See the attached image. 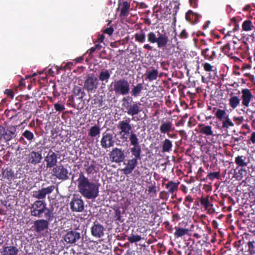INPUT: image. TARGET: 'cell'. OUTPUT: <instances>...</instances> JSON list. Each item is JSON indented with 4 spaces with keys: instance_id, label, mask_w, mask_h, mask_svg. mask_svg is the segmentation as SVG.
Instances as JSON below:
<instances>
[{
    "instance_id": "obj_25",
    "label": "cell",
    "mask_w": 255,
    "mask_h": 255,
    "mask_svg": "<svg viewBox=\"0 0 255 255\" xmlns=\"http://www.w3.org/2000/svg\"><path fill=\"white\" fill-rule=\"evenodd\" d=\"M200 133H202L204 135L207 136H212L213 135V132L212 129V127L210 126H206V125H202L201 126L200 128Z\"/></svg>"
},
{
    "instance_id": "obj_33",
    "label": "cell",
    "mask_w": 255,
    "mask_h": 255,
    "mask_svg": "<svg viewBox=\"0 0 255 255\" xmlns=\"http://www.w3.org/2000/svg\"><path fill=\"white\" fill-rule=\"evenodd\" d=\"M158 76V71L157 70H152V71H150L147 74V78L150 81H153L157 79Z\"/></svg>"
},
{
    "instance_id": "obj_6",
    "label": "cell",
    "mask_w": 255,
    "mask_h": 255,
    "mask_svg": "<svg viewBox=\"0 0 255 255\" xmlns=\"http://www.w3.org/2000/svg\"><path fill=\"white\" fill-rule=\"evenodd\" d=\"M15 129L12 126H0V138L6 141L10 140L15 135Z\"/></svg>"
},
{
    "instance_id": "obj_16",
    "label": "cell",
    "mask_w": 255,
    "mask_h": 255,
    "mask_svg": "<svg viewBox=\"0 0 255 255\" xmlns=\"http://www.w3.org/2000/svg\"><path fill=\"white\" fill-rule=\"evenodd\" d=\"M98 83V79L95 76H89L85 82V88L88 91H93L97 88Z\"/></svg>"
},
{
    "instance_id": "obj_22",
    "label": "cell",
    "mask_w": 255,
    "mask_h": 255,
    "mask_svg": "<svg viewBox=\"0 0 255 255\" xmlns=\"http://www.w3.org/2000/svg\"><path fill=\"white\" fill-rule=\"evenodd\" d=\"M101 128L98 125H95L91 127L89 131V136L92 138H95L100 135Z\"/></svg>"
},
{
    "instance_id": "obj_27",
    "label": "cell",
    "mask_w": 255,
    "mask_h": 255,
    "mask_svg": "<svg viewBox=\"0 0 255 255\" xmlns=\"http://www.w3.org/2000/svg\"><path fill=\"white\" fill-rule=\"evenodd\" d=\"M140 111L139 106L137 104H133L131 105L127 111V114L130 116H133L138 114Z\"/></svg>"
},
{
    "instance_id": "obj_39",
    "label": "cell",
    "mask_w": 255,
    "mask_h": 255,
    "mask_svg": "<svg viewBox=\"0 0 255 255\" xmlns=\"http://www.w3.org/2000/svg\"><path fill=\"white\" fill-rule=\"evenodd\" d=\"M128 240L131 244L135 243L142 240V237L138 235H131L128 238Z\"/></svg>"
},
{
    "instance_id": "obj_17",
    "label": "cell",
    "mask_w": 255,
    "mask_h": 255,
    "mask_svg": "<svg viewBox=\"0 0 255 255\" xmlns=\"http://www.w3.org/2000/svg\"><path fill=\"white\" fill-rule=\"evenodd\" d=\"M242 104L244 106L248 107L251 101L252 100V94L248 89H243L242 90Z\"/></svg>"
},
{
    "instance_id": "obj_32",
    "label": "cell",
    "mask_w": 255,
    "mask_h": 255,
    "mask_svg": "<svg viewBox=\"0 0 255 255\" xmlns=\"http://www.w3.org/2000/svg\"><path fill=\"white\" fill-rule=\"evenodd\" d=\"M129 140H130L131 145L133 146H135L139 145V139L138 138L137 135L133 132H132L129 136Z\"/></svg>"
},
{
    "instance_id": "obj_1",
    "label": "cell",
    "mask_w": 255,
    "mask_h": 255,
    "mask_svg": "<svg viewBox=\"0 0 255 255\" xmlns=\"http://www.w3.org/2000/svg\"><path fill=\"white\" fill-rule=\"evenodd\" d=\"M79 192L87 200H94L98 197L100 192V184L92 182L80 171L77 180Z\"/></svg>"
},
{
    "instance_id": "obj_9",
    "label": "cell",
    "mask_w": 255,
    "mask_h": 255,
    "mask_svg": "<svg viewBox=\"0 0 255 255\" xmlns=\"http://www.w3.org/2000/svg\"><path fill=\"white\" fill-rule=\"evenodd\" d=\"M118 128L120 130L121 136L125 139L130 135L132 133V127L129 122L126 121H122L119 123Z\"/></svg>"
},
{
    "instance_id": "obj_47",
    "label": "cell",
    "mask_w": 255,
    "mask_h": 255,
    "mask_svg": "<svg viewBox=\"0 0 255 255\" xmlns=\"http://www.w3.org/2000/svg\"><path fill=\"white\" fill-rule=\"evenodd\" d=\"M212 66H211V65L208 63H206L204 65V68L205 70H206V71H209V72L211 71L212 70Z\"/></svg>"
},
{
    "instance_id": "obj_35",
    "label": "cell",
    "mask_w": 255,
    "mask_h": 255,
    "mask_svg": "<svg viewBox=\"0 0 255 255\" xmlns=\"http://www.w3.org/2000/svg\"><path fill=\"white\" fill-rule=\"evenodd\" d=\"M234 126V124L232 122L229 117H226L223 122H222V127L224 129H228L230 127H233Z\"/></svg>"
},
{
    "instance_id": "obj_10",
    "label": "cell",
    "mask_w": 255,
    "mask_h": 255,
    "mask_svg": "<svg viewBox=\"0 0 255 255\" xmlns=\"http://www.w3.org/2000/svg\"><path fill=\"white\" fill-rule=\"evenodd\" d=\"M138 164V159L136 158L129 159L126 164L125 167L123 169H121V171L126 176H128L131 174L133 171L135 169L136 167Z\"/></svg>"
},
{
    "instance_id": "obj_46",
    "label": "cell",
    "mask_w": 255,
    "mask_h": 255,
    "mask_svg": "<svg viewBox=\"0 0 255 255\" xmlns=\"http://www.w3.org/2000/svg\"><path fill=\"white\" fill-rule=\"evenodd\" d=\"M95 169V166L94 164H91L90 166H88V167L86 168V171L87 174H91L92 172H93L94 170Z\"/></svg>"
},
{
    "instance_id": "obj_40",
    "label": "cell",
    "mask_w": 255,
    "mask_h": 255,
    "mask_svg": "<svg viewBox=\"0 0 255 255\" xmlns=\"http://www.w3.org/2000/svg\"><path fill=\"white\" fill-rule=\"evenodd\" d=\"M3 176L5 178L7 179H10L13 178L14 176V174L13 171L11 169H7L4 171L3 173Z\"/></svg>"
},
{
    "instance_id": "obj_29",
    "label": "cell",
    "mask_w": 255,
    "mask_h": 255,
    "mask_svg": "<svg viewBox=\"0 0 255 255\" xmlns=\"http://www.w3.org/2000/svg\"><path fill=\"white\" fill-rule=\"evenodd\" d=\"M235 163L239 167H244L247 166V163L243 158V156L237 155L235 159Z\"/></svg>"
},
{
    "instance_id": "obj_48",
    "label": "cell",
    "mask_w": 255,
    "mask_h": 255,
    "mask_svg": "<svg viewBox=\"0 0 255 255\" xmlns=\"http://www.w3.org/2000/svg\"><path fill=\"white\" fill-rule=\"evenodd\" d=\"M250 140H251V142H252V144H255V132H253L252 133V134H251V138H250Z\"/></svg>"
},
{
    "instance_id": "obj_13",
    "label": "cell",
    "mask_w": 255,
    "mask_h": 255,
    "mask_svg": "<svg viewBox=\"0 0 255 255\" xmlns=\"http://www.w3.org/2000/svg\"><path fill=\"white\" fill-rule=\"evenodd\" d=\"M90 233L96 238H101L104 235V227L100 223H95L90 228Z\"/></svg>"
},
{
    "instance_id": "obj_18",
    "label": "cell",
    "mask_w": 255,
    "mask_h": 255,
    "mask_svg": "<svg viewBox=\"0 0 255 255\" xmlns=\"http://www.w3.org/2000/svg\"><path fill=\"white\" fill-rule=\"evenodd\" d=\"M42 159V155L41 154L36 152H32L29 155L28 162L30 164H36L40 163Z\"/></svg>"
},
{
    "instance_id": "obj_11",
    "label": "cell",
    "mask_w": 255,
    "mask_h": 255,
    "mask_svg": "<svg viewBox=\"0 0 255 255\" xmlns=\"http://www.w3.org/2000/svg\"><path fill=\"white\" fill-rule=\"evenodd\" d=\"M33 228L37 233H41L47 230L49 227V223L48 220L45 219H38L34 222Z\"/></svg>"
},
{
    "instance_id": "obj_28",
    "label": "cell",
    "mask_w": 255,
    "mask_h": 255,
    "mask_svg": "<svg viewBox=\"0 0 255 255\" xmlns=\"http://www.w3.org/2000/svg\"><path fill=\"white\" fill-rule=\"evenodd\" d=\"M240 99L238 97L233 96L230 98L229 100V104L233 109L236 108L238 105L240 104Z\"/></svg>"
},
{
    "instance_id": "obj_26",
    "label": "cell",
    "mask_w": 255,
    "mask_h": 255,
    "mask_svg": "<svg viewBox=\"0 0 255 255\" xmlns=\"http://www.w3.org/2000/svg\"><path fill=\"white\" fill-rule=\"evenodd\" d=\"M168 39L167 37L164 35H161L157 38L156 42L157 44L159 47H164L167 44Z\"/></svg>"
},
{
    "instance_id": "obj_2",
    "label": "cell",
    "mask_w": 255,
    "mask_h": 255,
    "mask_svg": "<svg viewBox=\"0 0 255 255\" xmlns=\"http://www.w3.org/2000/svg\"><path fill=\"white\" fill-rule=\"evenodd\" d=\"M47 209L46 203L43 201L38 200L32 204L31 208V214L32 216L39 217Z\"/></svg>"
},
{
    "instance_id": "obj_3",
    "label": "cell",
    "mask_w": 255,
    "mask_h": 255,
    "mask_svg": "<svg viewBox=\"0 0 255 255\" xmlns=\"http://www.w3.org/2000/svg\"><path fill=\"white\" fill-rule=\"evenodd\" d=\"M69 171L63 165L54 166L52 170V174L59 181H64L69 178Z\"/></svg>"
},
{
    "instance_id": "obj_42",
    "label": "cell",
    "mask_w": 255,
    "mask_h": 255,
    "mask_svg": "<svg viewBox=\"0 0 255 255\" xmlns=\"http://www.w3.org/2000/svg\"><path fill=\"white\" fill-rule=\"evenodd\" d=\"M148 192L150 194H157V186L155 184H152L149 186L148 188Z\"/></svg>"
},
{
    "instance_id": "obj_24",
    "label": "cell",
    "mask_w": 255,
    "mask_h": 255,
    "mask_svg": "<svg viewBox=\"0 0 255 255\" xmlns=\"http://www.w3.org/2000/svg\"><path fill=\"white\" fill-rule=\"evenodd\" d=\"M172 143L169 139H166L164 140L162 146V152L164 153L169 152L172 150Z\"/></svg>"
},
{
    "instance_id": "obj_34",
    "label": "cell",
    "mask_w": 255,
    "mask_h": 255,
    "mask_svg": "<svg viewBox=\"0 0 255 255\" xmlns=\"http://www.w3.org/2000/svg\"><path fill=\"white\" fill-rule=\"evenodd\" d=\"M220 177V174L219 171L210 172L208 173L207 176V178L210 179L211 181H214L215 179H219Z\"/></svg>"
},
{
    "instance_id": "obj_37",
    "label": "cell",
    "mask_w": 255,
    "mask_h": 255,
    "mask_svg": "<svg viewBox=\"0 0 255 255\" xmlns=\"http://www.w3.org/2000/svg\"><path fill=\"white\" fill-rule=\"evenodd\" d=\"M143 89V85L141 84L137 85L132 90V95L134 96H137L140 94Z\"/></svg>"
},
{
    "instance_id": "obj_20",
    "label": "cell",
    "mask_w": 255,
    "mask_h": 255,
    "mask_svg": "<svg viewBox=\"0 0 255 255\" xmlns=\"http://www.w3.org/2000/svg\"><path fill=\"white\" fill-rule=\"evenodd\" d=\"M180 182H175L174 181H169L166 184V188L171 194H174L177 190Z\"/></svg>"
},
{
    "instance_id": "obj_30",
    "label": "cell",
    "mask_w": 255,
    "mask_h": 255,
    "mask_svg": "<svg viewBox=\"0 0 255 255\" xmlns=\"http://www.w3.org/2000/svg\"><path fill=\"white\" fill-rule=\"evenodd\" d=\"M130 4L128 2H124L122 5V9L121 11V15L122 16H126L128 14L130 10Z\"/></svg>"
},
{
    "instance_id": "obj_15",
    "label": "cell",
    "mask_w": 255,
    "mask_h": 255,
    "mask_svg": "<svg viewBox=\"0 0 255 255\" xmlns=\"http://www.w3.org/2000/svg\"><path fill=\"white\" fill-rule=\"evenodd\" d=\"M44 160L46 163V167L47 169L53 168L58 163L57 155L53 150H50L45 157Z\"/></svg>"
},
{
    "instance_id": "obj_23",
    "label": "cell",
    "mask_w": 255,
    "mask_h": 255,
    "mask_svg": "<svg viewBox=\"0 0 255 255\" xmlns=\"http://www.w3.org/2000/svg\"><path fill=\"white\" fill-rule=\"evenodd\" d=\"M171 128H172V123L169 121H166L162 123L161 124L159 127V130L161 133L165 134L169 132L171 130Z\"/></svg>"
},
{
    "instance_id": "obj_41",
    "label": "cell",
    "mask_w": 255,
    "mask_h": 255,
    "mask_svg": "<svg viewBox=\"0 0 255 255\" xmlns=\"http://www.w3.org/2000/svg\"><path fill=\"white\" fill-rule=\"evenodd\" d=\"M110 77V74L108 71H102L99 75V79L102 81H104L108 79Z\"/></svg>"
},
{
    "instance_id": "obj_45",
    "label": "cell",
    "mask_w": 255,
    "mask_h": 255,
    "mask_svg": "<svg viewBox=\"0 0 255 255\" xmlns=\"http://www.w3.org/2000/svg\"><path fill=\"white\" fill-rule=\"evenodd\" d=\"M54 108H55V109L58 112L63 111V110H65V109L64 105L59 104V103L55 104L54 105Z\"/></svg>"
},
{
    "instance_id": "obj_19",
    "label": "cell",
    "mask_w": 255,
    "mask_h": 255,
    "mask_svg": "<svg viewBox=\"0 0 255 255\" xmlns=\"http://www.w3.org/2000/svg\"><path fill=\"white\" fill-rule=\"evenodd\" d=\"M19 252V249L17 247L15 246H8L4 247L1 254L2 255H17Z\"/></svg>"
},
{
    "instance_id": "obj_21",
    "label": "cell",
    "mask_w": 255,
    "mask_h": 255,
    "mask_svg": "<svg viewBox=\"0 0 255 255\" xmlns=\"http://www.w3.org/2000/svg\"><path fill=\"white\" fill-rule=\"evenodd\" d=\"M131 152L132 155H133L135 158L138 160H140L141 159V153H142V149L140 145L133 146L131 149Z\"/></svg>"
},
{
    "instance_id": "obj_14",
    "label": "cell",
    "mask_w": 255,
    "mask_h": 255,
    "mask_svg": "<svg viewBox=\"0 0 255 255\" xmlns=\"http://www.w3.org/2000/svg\"><path fill=\"white\" fill-rule=\"evenodd\" d=\"M55 188L54 185H51L46 188H43L42 189H39V190L34 193L33 196L38 200L44 199L47 195L53 192L55 189Z\"/></svg>"
},
{
    "instance_id": "obj_12",
    "label": "cell",
    "mask_w": 255,
    "mask_h": 255,
    "mask_svg": "<svg viewBox=\"0 0 255 255\" xmlns=\"http://www.w3.org/2000/svg\"><path fill=\"white\" fill-rule=\"evenodd\" d=\"M100 145L102 148L104 149H109L113 147L115 145L113 136L110 133H107L104 135L101 139Z\"/></svg>"
},
{
    "instance_id": "obj_7",
    "label": "cell",
    "mask_w": 255,
    "mask_h": 255,
    "mask_svg": "<svg viewBox=\"0 0 255 255\" xmlns=\"http://www.w3.org/2000/svg\"><path fill=\"white\" fill-rule=\"evenodd\" d=\"M63 240L66 243L74 244L80 239L81 235L79 232L72 230L67 232L66 234H65L63 235Z\"/></svg>"
},
{
    "instance_id": "obj_5",
    "label": "cell",
    "mask_w": 255,
    "mask_h": 255,
    "mask_svg": "<svg viewBox=\"0 0 255 255\" xmlns=\"http://www.w3.org/2000/svg\"><path fill=\"white\" fill-rule=\"evenodd\" d=\"M109 157L110 161L113 163L120 164L124 161L125 159V155L122 149L118 148H114L109 152Z\"/></svg>"
},
{
    "instance_id": "obj_31",
    "label": "cell",
    "mask_w": 255,
    "mask_h": 255,
    "mask_svg": "<svg viewBox=\"0 0 255 255\" xmlns=\"http://www.w3.org/2000/svg\"><path fill=\"white\" fill-rule=\"evenodd\" d=\"M253 27L252 25V22L251 20H246L244 22L242 25V29L244 31L249 32L253 30Z\"/></svg>"
},
{
    "instance_id": "obj_4",
    "label": "cell",
    "mask_w": 255,
    "mask_h": 255,
    "mask_svg": "<svg viewBox=\"0 0 255 255\" xmlns=\"http://www.w3.org/2000/svg\"><path fill=\"white\" fill-rule=\"evenodd\" d=\"M70 205L71 211L75 213H81L85 209L84 202L83 200L75 195L71 199Z\"/></svg>"
},
{
    "instance_id": "obj_44",
    "label": "cell",
    "mask_w": 255,
    "mask_h": 255,
    "mask_svg": "<svg viewBox=\"0 0 255 255\" xmlns=\"http://www.w3.org/2000/svg\"><path fill=\"white\" fill-rule=\"evenodd\" d=\"M23 135L26 138V139H27L28 140H32L34 138L33 133L29 131H26Z\"/></svg>"
},
{
    "instance_id": "obj_8",
    "label": "cell",
    "mask_w": 255,
    "mask_h": 255,
    "mask_svg": "<svg viewBox=\"0 0 255 255\" xmlns=\"http://www.w3.org/2000/svg\"><path fill=\"white\" fill-rule=\"evenodd\" d=\"M114 87L117 93L121 95L127 94L130 90L129 84L126 80L121 79L117 81Z\"/></svg>"
},
{
    "instance_id": "obj_38",
    "label": "cell",
    "mask_w": 255,
    "mask_h": 255,
    "mask_svg": "<svg viewBox=\"0 0 255 255\" xmlns=\"http://www.w3.org/2000/svg\"><path fill=\"white\" fill-rule=\"evenodd\" d=\"M226 115V112L224 110L218 109L215 113V116L220 121H222L224 117Z\"/></svg>"
},
{
    "instance_id": "obj_43",
    "label": "cell",
    "mask_w": 255,
    "mask_h": 255,
    "mask_svg": "<svg viewBox=\"0 0 255 255\" xmlns=\"http://www.w3.org/2000/svg\"><path fill=\"white\" fill-rule=\"evenodd\" d=\"M157 38V37H156L155 34L153 32H150V34H149V35H148L149 41L152 43H155L156 42Z\"/></svg>"
},
{
    "instance_id": "obj_36",
    "label": "cell",
    "mask_w": 255,
    "mask_h": 255,
    "mask_svg": "<svg viewBox=\"0 0 255 255\" xmlns=\"http://www.w3.org/2000/svg\"><path fill=\"white\" fill-rule=\"evenodd\" d=\"M188 229L184 228H179L176 230L174 235L177 237H181L188 234Z\"/></svg>"
}]
</instances>
